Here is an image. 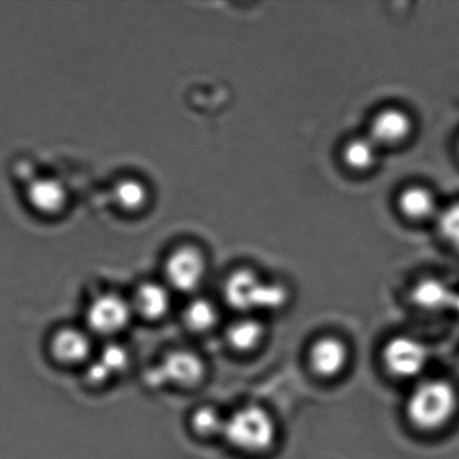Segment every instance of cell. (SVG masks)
<instances>
[{
	"label": "cell",
	"mask_w": 459,
	"mask_h": 459,
	"mask_svg": "<svg viewBox=\"0 0 459 459\" xmlns=\"http://www.w3.org/2000/svg\"><path fill=\"white\" fill-rule=\"evenodd\" d=\"M458 408L456 386L442 377H421L404 404L409 424L422 433L444 429L455 418Z\"/></svg>",
	"instance_id": "6da1fadb"
},
{
	"label": "cell",
	"mask_w": 459,
	"mask_h": 459,
	"mask_svg": "<svg viewBox=\"0 0 459 459\" xmlns=\"http://www.w3.org/2000/svg\"><path fill=\"white\" fill-rule=\"evenodd\" d=\"M223 297L230 307L252 315L281 312L290 294L285 283L268 281L251 268H238L224 281Z\"/></svg>",
	"instance_id": "7a4b0ae2"
},
{
	"label": "cell",
	"mask_w": 459,
	"mask_h": 459,
	"mask_svg": "<svg viewBox=\"0 0 459 459\" xmlns=\"http://www.w3.org/2000/svg\"><path fill=\"white\" fill-rule=\"evenodd\" d=\"M222 436L237 451L261 455L276 445L278 426L267 408L246 404L226 418Z\"/></svg>",
	"instance_id": "3957f363"
},
{
	"label": "cell",
	"mask_w": 459,
	"mask_h": 459,
	"mask_svg": "<svg viewBox=\"0 0 459 459\" xmlns=\"http://www.w3.org/2000/svg\"><path fill=\"white\" fill-rule=\"evenodd\" d=\"M429 359V349L424 342L411 335L390 337L381 351L385 371L398 380H420Z\"/></svg>",
	"instance_id": "277c9868"
},
{
	"label": "cell",
	"mask_w": 459,
	"mask_h": 459,
	"mask_svg": "<svg viewBox=\"0 0 459 459\" xmlns=\"http://www.w3.org/2000/svg\"><path fill=\"white\" fill-rule=\"evenodd\" d=\"M166 281L173 290L192 292L204 281L206 258L204 251L193 245H183L174 249L164 264Z\"/></svg>",
	"instance_id": "5b68a950"
},
{
	"label": "cell",
	"mask_w": 459,
	"mask_h": 459,
	"mask_svg": "<svg viewBox=\"0 0 459 459\" xmlns=\"http://www.w3.org/2000/svg\"><path fill=\"white\" fill-rule=\"evenodd\" d=\"M134 315L130 301L115 292H106L89 304L85 321L94 334L112 336L128 327Z\"/></svg>",
	"instance_id": "8992f818"
},
{
	"label": "cell",
	"mask_w": 459,
	"mask_h": 459,
	"mask_svg": "<svg viewBox=\"0 0 459 459\" xmlns=\"http://www.w3.org/2000/svg\"><path fill=\"white\" fill-rule=\"evenodd\" d=\"M152 370L160 388L168 384L192 388L200 385L206 376L204 359L192 351L183 349L165 354Z\"/></svg>",
	"instance_id": "52a82bcc"
},
{
	"label": "cell",
	"mask_w": 459,
	"mask_h": 459,
	"mask_svg": "<svg viewBox=\"0 0 459 459\" xmlns=\"http://www.w3.org/2000/svg\"><path fill=\"white\" fill-rule=\"evenodd\" d=\"M351 361L348 343L336 335H323L312 342L307 351L310 371L321 379H335L343 375Z\"/></svg>",
	"instance_id": "ba28073f"
},
{
	"label": "cell",
	"mask_w": 459,
	"mask_h": 459,
	"mask_svg": "<svg viewBox=\"0 0 459 459\" xmlns=\"http://www.w3.org/2000/svg\"><path fill=\"white\" fill-rule=\"evenodd\" d=\"M27 205L42 217L60 215L69 204V192L60 179L34 177L26 183Z\"/></svg>",
	"instance_id": "9c48e42d"
},
{
	"label": "cell",
	"mask_w": 459,
	"mask_h": 459,
	"mask_svg": "<svg viewBox=\"0 0 459 459\" xmlns=\"http://www.w3.org/2000/svg\"><path fill=\"white\" fill-rule=\"evenodd\" d=\"M49 351L58 363L65 366H78L88 361L92 343L87 333L79 328L65 327L52 336Z\"/></svg>",
	"instance_id": "30bf717a"
},
{
	"label": "cell",
	"mask_w": 459,
	"mask_h": 459,
	"mask_svg": "<svg viewBox=\"0 0 459 459\" xmlns=\"http://www.w3.org/2000/svg\"><path fill=\"white\" fill-rule=\"evenodd\" d=\"M134 313L146 321L156 322L164 318L172 307V297L168 287L159 282L142 283L130 301Z\"/></svg>",
	"instance_id": "8fae6325"
},
{
	"label": "cell",
	"mask_w": 459,
	"mask_h": 459,
	"mask_svg": "<svg viewBox=\"0 0 459 459\" xmlns=\"http://www.w3.org/2000/svg\"><path fill=\"white\" fill-rule=\"evenodd\" d=\"M411 117L400 109H385L372 120L370 136L377 146L397 145L411 134Z\"/></svg>",
	"instance_id": "7c38bea8"
},
{
	"label": "cell",
	"mask_w": 459,
	"mask_h": 459,
	"mask_svg": "<svg viewBox=\"0 0 459 459\" xmlns=\"http://www.w3.org/2000/svg\"><path fill=\"white\" fill-rule=\"evenodd\" d=\"M267 337V327L261 319L251 315L230 324L226 332L227 343L240 354H249L261 348Z\"/></svg>",
	"instance_id": "4fadbf2b"
},
{
	"label": "cell",
	"mask_w": 459,
	"mask_h": 459,
	"mask_svg": "<svg viewBox=\"0 0 459 459\" xmlns=\"http://www.w3.org/2000/svg\"><path fill=\"white\" fill-rule=\"evenodd\" d=\"M115 205L126 214L141 213L150 202V188L141 178L125 177L119 178L111 188Z\"/></svg>",
	"instance_id": "5bb4252c"
},
{
	"label": "cell",
	"mask_w": 459,
	"mask_h": 459,
	"mask_svg": "<svg viewBox=\"0 0 459 459\" xmlns=\"http://www.w3.org/2000/svg\"><path fill=\"white\" fill-rule=\"evenodd\" d=\"M398 205L403 215L415 221L436 218L439 212L435 195L422 186H411L403 191Z\"/></svg>",
	"instance_id": "9a60e30c"
},
{
	"label": "cell",
	"mask_w": 459,
	"mask_h": 459,
	"mask_svg": "<svg viewBox=\"0 0 459 459\" xmlns=\"http://www.w3.org/2000/svg\"><path fill=\"white\" fill-rule=\"evenodd\" d=\"M183 322L191 332L206 333L217 326L219 310L212 301L195 299L184 308Z\"/></svg>",
	"instance_id": "2e32d148"
},
{
	"label": "cell",
	"mask_w": 459,
	"mask_h": 459,
	"mask_svg": "<svg viewBox=\"0 0 459 459\" xmlns=\"http://www.w3.org/2000/svg\"><path fill=\"white\" fill-rule=\"evenodd\" d=\"M379 156V146L370 136L353 138L344 146L343 160L350 169L368 170Z\"/></svg>",
	"instance_id": "e0dca14e"
},
{
	"label": "cell",
	"mask_w": 459,
	"mask_h": 459,
	"mask_svg": "<svg viewBox=\"0 0 459 459\" xmlns=\"http://www.w3.org/2000/svg\"><path fill=\"white\" fill-rule=\"evenodd\" d=\"M226 418L217 409L210 406L196 409L191 417L193 430L202 437H213L223 435Z\"/></svg>",
	"instance_id": "ac0fdd59"
},
{
	"label": "cell",
	"mask_w": 459,
	"mask_h": 459,
	"mask_svg": "<svg viewBox=\"0 0 459 459\" xmlns=\"http://www.w3.org/2000/svg\"><path fill=\"white\" fill-rule=\"evenodd\" d=\"M445 288L435 279H422L412 288V300L422 309H435L443 303Z\"/></svg>",
	"instance_id": "d6986e66"
},
{
	"label": "cell",
	"mask_w": 459,
	"mask_h": 459,
	"mask_svg": "<svg viewBox=\"0 0 459 459\" xmlns=\"http://www.w3.org/2000/svg\"><path fill=\"white\" fill-rule=\"evenodd\" d=\"M436 219L440 236L454 249L459 250V202L439 210Z\"/></svg>",
	"instance_id": "ffe728a7"
},
{
	"label": "cell",
	"mask_w": 459,
	"mask_h": 459,
	"mask_svg": "<svg viewBox=\"0 0 459 459\" xmlns=\"http://www.w3.org/2000/svg\"><path fill=\"white\" fill-rule=\"evenodd\" d=\"M97 359L107 368L112 377L125 372L130 362L128 351L116 343L107 344Z\"/></svg>",
	"instance_id": "44dd1931"
},
{
	"label": "cell",
	"mask_w": 459,
	"mask_h": 459,
	"mask_svg": "<svg viewBox=\"0 0 459 459\" xmlns=\"http://www.w3.org/2000/svg\"><path fill=\"white\" fill-rule=\"evenodd\" d=\"M85 379L91 385H103L108 381H110L112 377L98 359H94L93 362L89 364L87 370H85Z\"/></svg>",
	"instance_id": "7402d4cb"
}]
</instances>
